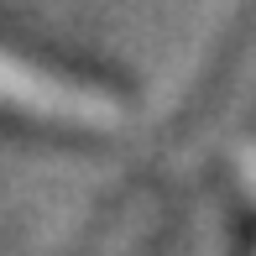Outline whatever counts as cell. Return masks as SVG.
<instances>
[{
  "instance_id": "6da1fadb",
  "label": "cell",
  "mask_w": 256,
  "mask_h": 256,
  "mask_svg": "<svg viewBox=\"0 0 256 256\" xmlns=\"http://www.w3.org/2000/svg\"><path fill=\"white\" fill-rule=\"evenodd\" d=\"M0 104H16V110H32V115H48V120H110V110L94 100V94H78V89L58 84V78L37 74V68L16 63V58L0 52Z\"/></svg>"
}]
</instances>
